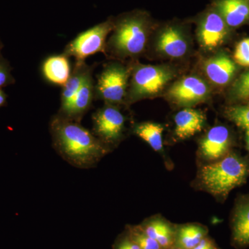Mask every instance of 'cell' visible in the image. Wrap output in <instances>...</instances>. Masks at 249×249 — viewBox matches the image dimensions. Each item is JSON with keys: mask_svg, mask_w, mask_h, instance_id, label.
<instances>
[{"mask_svg": "<svg viewBox=\"0 0 249 249\" xmlns=\"http://www.w3.org/2000/svg\"><path fill=\"white\" fill-rule=\"evenodd\" d=\"M50 132L55 150L77 168H91L110 151L80 123L58 114L51 120Z\"/></svg>", "mask_w": 249, "mask_h": 249, "instance_id": "6da1fadb", "label": "cell"}, {"mask_svg": "<svg viewBox=\"0 0 249 249\" xmlns=\"http://www.w3.org/2000/svg\"><path fill=\"white\" fill-rule=\"evenodd\" d=\"M155 24L150 15L141 10L114 18V27L106 44V56L124 62L137 60L148 50Z\"/></svg>", "mask_w": 249, "mask_h": 249, "instance_id": "7a4b0ae2", "label": "cell"}, {"mask_svg": "<svg viewBox=\"0 0 249 249\" xmlns=\"http://www.w3.org/2000/svg\"><path fill=\"white\" fill-rule=\"evenodd\" d=\"M249 178V156L233 150L221 160L201 165L195 185L224 202L231 192L245 184Z\"/></svg>", "mask_w": 249, "mask_h": 249, "instance_id": "3957f363", "label": "cell"}, {"mask_svg": "<svg viewBox=\"0 0 249 249\" xmlns=\"http://www.w3.org/2000/svg\"><path fill=\"white\" fill-rule=\"evenodd\" d=\"M131 73L124 106L165 93L178 77V70L168 64L147 65L130 61Z\"/></svg>", "mask_w": 249, "mask_h": 249, "instance_id": "277c9868", "label": "cell"}, {"mask_svg": "<svg viewBox=\"0 0 249 249\" xmlns=\"http://www.w3.org/2000/svg\"><path fill=\"white\" fill-rule=\"evenodd\" d=\"M149 49L160 58L181 60L193 50V40L188 28L181 23L172 22L155 29Z\"/></svg>", "mask_w": 249, "mask_h": 249, "instance_id": "5b68a950", "label": "cell"}, {"mask_svg": "<svg viewBox=\"0 0 249 249\" xmlns=\"http://www.w3.org/2000/svg\"><path fill=\"white\" fill-rule=\"evenodd\" d=\"M130 73V62L112 60L106 64L95 83V99L117 107L124 106Z\"/></svg>", "mask_w": 249, "mask_h": 249, "instance_id": "8992f818", "label": "cell"}, {"mask_svg": "<svg viewBox=\"0 0 249 249\" xmlns=\"http://www.w3.org/2000/svg\"><path fill=\"white\" fill-rule=\"evenodd\" d=\"M165 93L167 99L177 107H193L211 98L213 87L200 76L187 75L175 80Z\"/></svg>", "mask_w": 249, "mask_h": 249, "instance_id": "52a82bcc", "label": "cell"}, {"mask_svg": "<svg viewBox=\"0 0 249 249\" xmlns=\"http://www.w3.org/2000/svg\"><path fill=\"white\" fill-rule=\"evenodd\" d=\"M113 27L114 18H109L78 34L67 44L62 53L69 58L74 57L76 60H85L100 52L106 54V44Z\"/></svg>", "mask_w": 249, "mask_h": 249, "instance_id": "ba28073f", "label": "cell"}, {"mask_svg": "<svg viewBox=\"0 0 249 249\" xmlns=\"http://www.w3.org/2000/svg\"><path fill=\"white\" fill-rule=\"evenodd\" d=\"M232 32L219 13L211 6L196 19V37L198 45L205 53L220 49Z\"/></svg>", "mask_w": 249, "mask_h": 249, "instance_id": "9c48e42d", "label": "cell"}, {"mask_svg": "<svg viewBox=\"0 0 249 249\" xmlns=\"http://www.w3.org/2000/svg\"><path fill=\"white\" fill-rule=\"evenodd\" d=\"M93 134L111 150L124 138L126 118L121 107L104 104L92 115Z\"/></svg>", "mask_w": 249, "mask_h": 249, "instance_id": "30bf717a", "label": "cell"}, {"mask_svg": "<svg viewBox=\"0 0 249 249\" xmlns=\"http://www.w3.org/2000/svg\"><path fill=\"white\" fill-rule=\"evenodd\" d=\"M201 71L213 88H229L239 75L240 67L226 51L219 49L204 59Z\"/></svg>", "mask_w": 249, "mask_h": 249, "instance_id": "8fae6325", "label": "cell"}, {"mask_svg": "<svg viewBox=\"0 0 249 249\" xmlns=\"http://www.w3.org/2000/svg\"><path fill=\"white\" fill-rule=\"evenodd\" d=\"M235 146V139L231 129L225 124H216L201 137L197 156L206 164L221 160Z\"/></svg>", "mask_w": 249, "mask_h": 249, "instance_id": "7c38bea8", "label": "cell"}, {"mask_svg": "<svg viewBox=\"0 0 249 249\" xmlns=\"http://www.w3.org/2000/svg\"><path fill=\"white\" fill-rule=\"evenodd\" d=\"M231 245L237 249L249 247V193L240 195L230 217Z\"/></svg>", "mask_w": 249, "mask_h": 249, "instance_id": "4fadbf2b", "label": "cell"}, {"mask_svg": "<svg viewBox=\"0 0 249 249\" xmlns=\"http://www.w3.org/2000/svg\"><path fill=\"white\" fill-rule=\"evenodd\" d=\"M174 135L177 140L184 141L201 132L206 124L204 113L193 107L182 108L175 117Z\"/></svg>", "mask_w": 249, "mask_h": 249, "instance_id": "5bb4252c", "label": "cell"}, {"mask_svg": "<svg viewBox=\"0 0 249 249\" xmlns=\"http://www.w3.org/2000/svg\"><path fill=\"white\" fill-rule=\"evenodd\" d=\"M93 69L94 65H88L85 60H76L74 66L72 68L71 76L62 86L59 115L63 116L66 114L85 79L93 73Z\"/></svg>", "mask_w": 249, "mask_h": 249, "instance_id": "9a60e30c", "label": "cell"}, {"mask_svg": "<svg viewBox=\"0 0 249 249\" xmlns=\"http://www.w3.org/2000/svg\"><path fill=\"white\" fill-rule=\"evenodd\" d=\"M211 6L232 31L249 24V0H214Z\"/></svg>", "mask_w": 249, "mask_h": 249, "instance_id": "2e32d148", "label": "cell"}, {"mask_svg": "<svg viewBox=\"0 0 249 249\" xmlns=\"http://www.w3.org/2000/svg\"><path fill=\"white\" fill-rule=\"evenodd\" d=\"M147 235L157 241L163 249H170L175 246L176 225L160 215L145 219L139 225Z\"/></svg>", "mask_w": 249, "mask_h": 249, "instance_id": "e0dca14e", "label": "cell"}, {"mask_svg": "<svg viewBox=\"0 0 249 249\" xmlns=\"http://www.w3.org/2000/svg\"><path fill=\"white\" fill-rule=\"evenodd\" d=\"M94 99L95 83L92 73H91L85 79L79 91L76 93L66 114L61 116L70 120L80 123L86 113L92 106Z\"/></svg>", "mask_w": 249, "mask_h": 249, "instance_id": "ac0fdd59", "label": "cell"}, {"mask_svg": "<svg viewBox=\"0 0 249 249\" xmlns=\"http://www.w3.org/2000/svg\"><path fill=\"white\" fill-rule=\"evenodd\" d=\"M70 58L63 53L46 58L42 66L44 78L52 84L64 86L71 76Z\"/></svg>", "mask_w": 249, "mask_h": 249, "instance_id": "d6986e66", "label": "cell"}, {"mask_svg": "<svg viewBox=\"0 0 249 249\" xmlns=\"http://www.w3.org/2000/svg\"><path fill=\"white\" fill-rule=\"evenodd\" d=\"M207 228L197 223L176 225L175 246L182 249H193L208 236Z\"/></svg>", "mask_w": 249, "mask_h": 249, "instance_id": "ffe728a7", "label": "cell"}, {"mask_svg": "<svg viewBox=\"0 0 249 249\" xmlns=\"http://www.w3.org/2000/svg\"><path fill=\"white\" fill-rule=\"evenodd\" d=\"M164 127L155 122H142L134 124L132 133L146 142L155 152L163 154V133Z\"/></svg>", "mask_w": 249, "mask_h": 249, "instance_id": "44dd1931", "label": "cell"}, {"mask_svg": "<svg viewBox=\"0 0 249 249\" xmlns=\"http://www.w3.org/2000/svg\"><path fill=\"white\" fill-rule=\"evenodd\" d=\"M227 99L230 106L249 101V70L239 74L228 88Z\"/></svg>", "mask_w": 249, "mask_h": 249, "instance_id": "7402d4cb", "label": "cell"}, {"mask_svg": "<svg viewBox=\"0 0 249 249\" xmlns=\"http://www.w3.org/2000/svg\"><path fill=\"white\" fill-rule=\"evenodd\" d=\"M224 116L237 127L249 128V101L241 104L229 106L224 111Z\"/></svg>", "mask_w": 249, "mask_h": 249, "instance_id": "603a6c76", "label": "cell"}, {"mask_svg": "<svg viewBox=\"0 0 249 249\" xmlns=\"http://www.w3.org/2000/svg\"><path fill=\"white\" fill-rule=\"evenodd\" d=\"M127 233L141 249H163L157 241L147 235L138 226H128Z\"/></svg>", "mask_w": 249, "mask_h": 249, "instance_id": "cb8c5ba5", "label": "cell"}, {"mask_svg": "<svg viewBox=\"0 0 249 249\" xmlns=\"http://www.w3.org/2000/svg\"><path fill=\"white\" fill-rule=\"evenodd\" d=\"M232 58L240 67H249V38L243 39L237 44Z\"/></svg>", "mask_w": 249, "mask_h": 249, "instance_id": "d4e9b609", "label": "cell"}, {"mask_svg": "<svg viewBox=\"0 0 249 249\" xmlns=\"http://www.w3.org/2000/svg\"><path fill=\"white\" fill-rule=\"evenodd\" d=\"M14 82L9 63L5 60H0V89Z\"/></svg>", "mask_w": 249, "mask_h": 249, "instance_id": "484cf974", "label": "cell"}, {"mask_svg": "<svg viewBox=\"0 0 249 249\" xmlns=\"http://www.w3.org/2000/svg\"><path fill=\"white\" fill-rule=\"evenodd\" d=\"M114 249H141L139 245L126 232L125 235L117 241Z\"/></svg>", "mask_w": 249, "mask_h": 249, "instance_id": "4316f807", "label": "cell"}, {"mask_svg": "<svg viewBox=\"0 0 249 249\" xmlns=\"http://www.w3.org/2000/svg\"><path fill=\"white\" fill-rule=\"evenodd\" d=\"M193 249H219L214 241L206 236Z\"/></svg>", "mask_w": 249, "mask_h": 249, "instance_id": "83f0119b", "label": "cell"}, {"mask_svg": "<svg viewBox=\"0 0 249 249\" xmlns=\"http://www.w3.org/2000/svg\"><path fill=\"white\" fill-rule=\"evenodd\" d=\"M244 131H245V147L249 153V128H246Z\"/></svg>", "mask_w": 249, "mask_h": 249, "instance_id": "f1b7e54d", "label": "cell"}, {"mask_svg": "<svg viewBox=\"0 0 249 249\" xmlns=\"http://www.w3.org/2000/svg\"><path fill=\"white\" fill-rule=\"evenodd\" d=\"M6 102V95L2 89H0V107H2Z\"/></svg>", "mask_w": 249, "mask_h": 249, "instance_id": "f546056e", "label": "cell"}, {"mask_svg": "<svg viewBox=\"0 0 249 249\" xmlns=\"http://www.w3.org/2000/svg\"><path fill=\"white\" fill-rule=\"evenodd\" d=\"M170 249H182L179 248V247H176V246H174V247H172V248H170Z\"/></svg>", "mask_w": 249, "mask_h": 249, "instance_id": "4dcf8cb0", "label": "cell"}, {"mask_svg": "<svg viewBox=\"0 0 249 249\" xmlns=\"http://www.w3.org/2000/svg\"><path fill=\"white\" fill-rule=\"evenodd\" d=\"M0 49H1V44H0Z\"/></svg>", "mask_w": 249, "mask_h": 249, "instance_id": "1f68e13d", "label": "cell"}]
</instances>
